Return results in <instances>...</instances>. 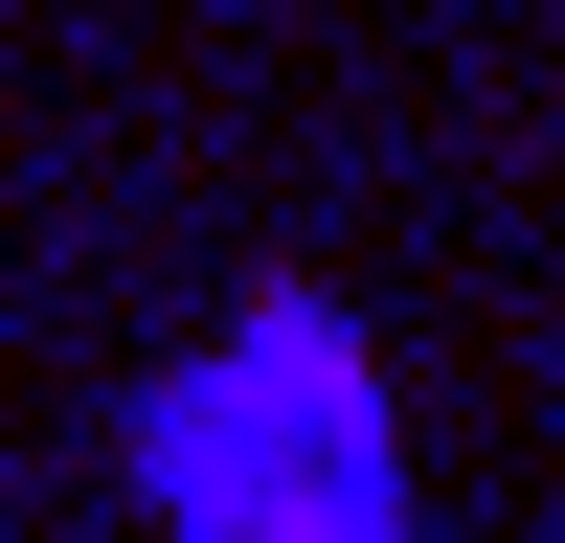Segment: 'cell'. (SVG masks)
<instances>
[{"instance_id":"obj_1","label":"cell","mask_w":565,"mask_h":543,"mask_svg":"<svg viewBox=\"0 0 565 543\" xmlns=\"http://www.w3.org/2000/svg\"><path fill=\"white\" fill-rule=\"evenodd\" d=\"M114 498H136V543H430L407 385L362 340V295L249 272L204 340H159L114 385Z\"/></svg>"}]
</instances>
